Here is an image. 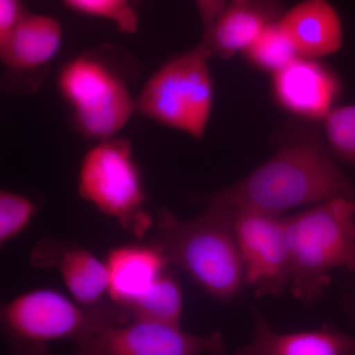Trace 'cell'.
Instances as JSON below:
<instances>
[{"mask_svg":"<svg viewBox=\"0 0 355 355\" xmlns=\"http://www.w3.org/2000/svg\"><path fill=\"white\" fill-rule=\"evenodd\" d=\"M272 142L275 153L260 167L200 200L277 216L335 198L355 202V184L336 165L319 123L291 119L273 135Z\"/></svg>","mask_w":355,"mask_h":355,"instance_id":"cell-1","label":"cell"},{"mask_svg":"<svg viewBox=\"0 0 355 355\" xmlns=\"http://www.w3.org/2000/svg\"><path fill=\"white\" fill-rule=\"evenodd\" d=\"M189 220L166 209L159 211L150 242L170 265L183 270L205 293L228 304L244 291V268L233 226V211L214 202Z\"/></svg>","mask_w":355,"mask_h":355,"instance_id":"cell-2","label":"cell"},{"mask_svg":"<svg viewBox=\"0 0 355 355\" xmlns=\"http://www.w3.org/2000/svg\"><path fill=\"white\" fill-rule=\"evenodd\" d=\"M291 291L306 305L322 298L331 272H355V202L335 198L286 217Z\"/></svg>","mask_w":355,"mask_h":355,"instance_id":"cell-3","label":"cell"},{"mask_svg":"<svg viewBox=\"0 0 355 355\" xmlns=\"http://www.w3.org/2000/svg\"><path fill=\"white\" fill-rule=\"evenodd\" d=\"M130 318L110 301L84 307L55 289L26 291L0 309L6 355H51V345L73 343L107 327L128 323Z\"/></svg>","mask_w":355,"mask_h":355,"instance_id":"cell-4","label":"cell"},{"mask_svg":"<svg viewBox=\"0 0 355 355\" xmlns=\"http://www.w3.org/2000/svg\"><path fill=\"white\" fill-rule=\"evenodd\" d=\"M209 58L198 44L161 65L135 100L137 113L202 139L214 106Z\"/></svg>","mask_w":355,"mask_h":355,"instance_id":"cell-5","label":"cell"},{"mask_svg":"<svg viewBox=\"0 0 355 355\" xmlns=\"http://www.w3.org/2000/svg\"><path fill=\"white\" fill-rule=\"evenodd\" d=\"M78 193L139 239L153 228L155 221L144 207L146 191L130 140H105L85 154L79 171Z\"/></svg>","mask_w":355,"mask_h":355,"instance_id":"cell-6","label":"cell"},{"mask_svg":"<svg viewBox=\"0 0 355 355\" xmlns=\"http://www.w3.org/2000/svg\"><path fill=\"white\" fill-rule=\"evenodd\" d=\"M58 87L71 107L79 132L99 142L113 139L137 112L125 80L94 55H81L65 64Z\"/></svg>","mask_w":355,"mask_h":355,"instance_id":"cell-7","label":"cell"},{"mask_svg":"<svg viewBox=\"0 0 355 355\" xmlns=\"http://www.w3.org/2000/svg\"><path fill=\"white\" fill-rule=\"evenodd\" d=\"M232 211L245 286L257 297L280 295L291 282L286 217L254 209Z\"/></svg>","mask_w":355,"mask_h":355,"instance_id":"cell-8","label":"cell"},{"mask_svg":"<svg viewBox=\"0 0 355 355\" xmlns=\"http://www.w3.org/2000/svg\"><path fill=\"white\" fill-rule=\"evenodd\" d=\"M226 349L219 331L193 335L181 326L132 319L77 340L70 355H224Z\"/></svg>","mask_w":355,"mask_h":355,"instance_id":"cell-9","label":"cell"},{"mask_svg":"<svg viewBox=\"0 0 355 355\" xmlns=\"http://www.w3.org/2000/svg\"><path fill=\"white\" fill-rule=\"evenodd\" d=\"M270 76L273 102L296 120L321 123L343 94L340 76L318 60L298 57Z\"/></svg>","mask_w":355,"mask_h":355,"instance_id":"cell-10","label":"cell"},{"mask_svg":"<svg viewBox=\"0 0 355 355\" xmlns=\"http://www.w3.org/2000/svg\"><path fill=\"white\" fill-rule=\"evenodd\" d=\"M30 263L57 270L72 299L84 307L105 304L109 279L105 261L85 248L53 237H44L33 248Z\"/></svg>","mask_w":355,"mask_h":355,"instance_id":"cell-11","label":"cell"},{"mask_svg":"<svg viewBox=\"0 0 355 355\" xmlns=\"http://www.w3.org/2000/svg\"><path fill=\"white\" fill-rule=\"evenodd\" d=\"M282 0H229L227 6L207 29L200 46L210 58L229 60L246 50L268 26L286 12Z\"/></svg>","mask_w":355,"mask_h":355,"instance_id":"cell-12","label":"cell"},{"mask_svg":"<svg viewBox=\"0 0 355 355\" xmlns=\"http://www.w3.org/2000/svg\"><path fill=\"white\" fill-rule=\"evenodd\" d=\"M110 301L123 309L146 293L170 265L155 244H123L110 250L105 260Z\"/></svg>","mask_w":355,"mask_h":355,"instance_id":"cell-13","label":"cell"},{"mask_svg":"<svg viewBox=\"0 0 355 355\" xmlns=\"http://www.w3.org/2000/svg\"><path fill=\"white\" fill-rule=\"evenodd\" d=\"M234 355H355V335L328 324L318 330L279 333L256 311L251 343Z\"/></svg>","mask_w":355,"mask_h":355,"instance_id":"cell-14","label":"cell"},{"mask_svg":"<svg viewBox=\"0 0 355 355\" xmlns=\"http://www.w3.org/2000/svg\"><path fill=\"white\" fill-rule=\"evenodd\" d=\"M280 24L298 57L319 60L342 48V20L328 0L299 2L286 10Z\"/></svg>","mask_w":355,"mask_h":355,"instance_id":"cell-15","label":"cell"},{"mask_svg":"<svg viewBox=\"0 0 355 355\" xmlns=\"http://www.w3.org/2000/svg\"><path fill=\"white\" fill-rule=\"evenodd\" d=\"M62 28L58 20L27 13L0 44L1 64L13 72L42 69L55 58L62 46Z\"/></svg>","mask_w":355,"mask_h":355,"instance_id":"cell-16","label":"cell"},{"mask_svg":"<svg viewBox=\"0 0 355 355\" xmlns=\"http://www.w3.org/2000/svg\"><path fill=\"white\" fill-rule=\"evenodd\" d=\"M130 319H146L181 326L183 292L176 277L167 270L153 286L123 309Z\"/></svg>","mask_w":355,"mask_h":355,"instance_id":"cell-17","label":"cell"},{"mask_svg":"<svg viewBox=\"0 0 355 355\" xmlns=\"http://www.w3.org/2000/svg\"><path fill=\"white\" fill-rule=\"evenodd\" d=\"M241 55L250 67L270 76L298 58L280 20L268 26Z\"/></svg>","mask_w":355,"mask_h":355,"instance_id":"cell-18","label":"cell"},{"mask_svg":"<svg viewBox=\"0 0 355 355\" xmlns=\"http://www.w3.org/2000/svg\"><path fill=\"white\" fill-rule=\"evenodd\" d=\"M322 132L335 159L355 164V105L331 110L322 121Z\"/></svg>","mask_w":355,"mask_h":355,"instance_id":"cell-19","label":"cell"},{"mask_svg":"<svg viewBox=\"0 0 355 355\" xmlns=\"http://www.w3.org/2000/svg\"><path fill=\"white\" fill-rule=\"evenodd\" d=\"M71 10L91 17L111 21L121 33L139 30V18L133 8L135 0H62Z\"/></svg>","mask_w":355,"mask_h":355,"instance_id":"cell-20","label":"cell"},{"mask_svg":"<svg viewBox=\"0 0 355 355\" xmlns=\"http://www.w3.org/2000/svg\"><path fill=\"white\" fill-rule=\"evenodd\" d=\"M37 207L30 198L14 191H0V244L20 234L36 214Z\"/></svg>","mask_w":355,"mask_h":355,"instance_id":"cell-21","label":"cell"},{"mask_svg":"<svg viewBox=\"0 0 355 355\" xmlns=\"http://www.w3.org/2000/svg\"><path fill=\"white\" fill-rule=\"evenodd\" d=\"M26 0H0V44H3L11 33L24 18Z\"/></svg>","mask_w":355,"mask_h":355,"instance_id":"cell-22","label":"cell"},{"mask_svg":"<svg viewBox=\"0 0 355 355\" xmlns=\"http://www.w3.org/2000/svg\"><path fill=\"white\" fill-rule=\"evenodd\" d=\"M203 30L207 29L220 15L229 0H195Z\"/></svg>","mask_w":355,"mask_h":355,"instance_id":"cell-23","label":"cell"},{"mask_svg":"<svg viewBox=\"0 0 355 355\" xmlns=\"http://www.w3.org/2000/svg\"><path fill=\"white\" fill-rule=\"evenodd\" d=\"M345 307L350 318L355 322V298L347 297Z\"/></svg>","mask_w":355,"mask_h":355,"instance_id":"cell-24","label":"cell"},{"mask_svg":"<svg viewBox=\"0 0 355 355\" xmlns=\"http://www.w3.org/2000/svg\"><path fill=\"white\" fill-rule=\"evenodd\" d=\"M354 282H355V272H354ZM349 297L355 298V286H354V292H352V294H349Z\"/></svg>","mask_w":355,"mask_h":355,"instance_id":"cell-25","label":"cell"},{"mask_svg":"<svg viewBox=\"0 0 355 355\" xmlns=\"http://www.w3.org/2000/svg\"><path fill=\"white\" fill-rule=\"evenodd\" d=\"M137 1H139V0H135V3H137Z\"/></svg>","mask_w":355,"mask_h":355,"instance_id":"cell-26","label":"cell"}]
</instances>
